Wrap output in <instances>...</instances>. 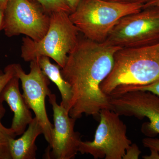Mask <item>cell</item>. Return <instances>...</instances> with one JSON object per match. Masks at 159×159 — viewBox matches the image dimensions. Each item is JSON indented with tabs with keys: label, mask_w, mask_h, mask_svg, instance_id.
Wrapping results in <instances>:
<instances>
[{
	"label": "cell",
	"mask_w": 159,
	"mask_h": 159,
	"mask_svg": "<svg viewBox=\"0 0 159 159\" xmlns=\"http://www.w3.org/2000/svg\"><path fill=\"white\" fill-rule=\"evenodd\" d=\"M2 117L0 116V159H11L10 143L16 136L11 128H6L1 122Z\"/></svg>",
	"instance_id": "obj_14"
},
{
	"label": "cell",
	"mask_w": 159,
	"mask_h": 159,
	"mask_svg": "<svg viewBox=\"0 0 159 159\" xmlns=\"http://www.w3.org/2000/svg\"><path fill=\"white\" fill-rule=\"evenodd\" d=\"M21 136L13 139L10 143L11 159H35L37 147L35 141L43 129L36 117L32 119Z\"/></svg>",
	"instance_id": "obj_12"
},
{
	"label": "cell",
	"mask_w": 159,
	"mask_h": 159,
	"mask_svg": "<svg viewBox=\"0 0 159 159\" xmlns=\"http://www.w3.org/2000/svg\"><path fill=\"white\" fill-rule=\"evenodd\" d=\"M144 5L110 2L81 0L69 15L80 33L93 41H105L115 26L122 17L142 10Z\"/></svg>",
	"instance_id": "obj_3"
},
{
	"label": "cell",
	"mask_w": 159,
	"mask_h": 159,
	"mask_svg": "<svg viewBox=\"0 0 159 159\" xmlns=\"http://www.w3.org/2000/svg\"><path fill=\"white\" fill-rule=\"evenodd\" d=\"M105 1H110V2H119V0H105Z\"/></svg>",
	"instance_id": "obj_25"
},
{
	"label": "cell",
	"mask_w": 159,
	"mask_h": 159,
	"mask_svg": "<svg viewBox=\"0 0 159 159\" xmlns=\"http://www.w3.org/2000/svg\"><path fill=\"white\" fill-rule=\"evenodd\" d=\"M142 143L145 147L156 151L159 153V139L145 138L142 140Z\"/></svg>",
	"instance_id": "obj_18"
},
{
	"label": "cell",
	"mask_w": 159,
	"mask_h": 159,
	"mask_svg": "<svg viewBox=\"0 0 159 159\" xmlns=\"http://www.w3.org/2000/svg\"><path fill=\"white\" fill-rule=\"evenodd\" d=\"M100 122L94 140L80 143L78 152L95 159H122L132 144L126 135L127 127L114 111L105 109L99 114Z\"/></svg>",
	"instance_id": "obj_5"
},
{
	"label": "cell",
	"mask_w": 159,
	"mask_h": 159,
	"mask_svg": "<svg viewBox=\"0 0 159 159\" xmlns=\"http://www.w3.org/2000/svg\"><path fill=\"white\" fill-rule=\"evenodd\" d=\"M72 10V12L76 9L81 0H65Z\"/></svg>",
	"instance_id": "obj_19"
},
{
	"label": "cell",
	"mask_w": 159,
	"mask_h": 159,
	"mask_svg": "<svg viewBox=\"0 0 159 159\" xmlns=\"http://www.w3.org/2000/svg\"><path fill=\"white\" fill-rule=\"evenodd\" d=\"M50 58L47 56H41L37 58L39 64L49 79L57 87L62 99L60 104L68 111L73 97L70 86L62 77L60 66L57 64L56 65L52 63Z\"/></svg>",
	"instance_id": "obj_13"
},
{
	"label": "cell",
	"mask_w": 159,
	"mask_h": 159,
	"mask_svg": "<svg viewBox=\"0 0 159 159\" xmlns=\"http://www.w3.org/2000/svg\"><path fill=\"white\" fill-rule=\"evenodd\" d=\"M111 110L119 116L146 118L149 122L143 125L142 131L152 137L159 134V97L149 92L134 91L109 96Z\"/></svg>",
	"instance_id": "obj_9"
},
{
	"label": "cell",
	"mask_w": 159,
	"mask_h": 159,
	"mask_svg": "<svg viewBox=\"0 0 159 159\" xmlns=\"http://www.w3.org/2000/svg\"><path fill=\"white\" fill-rule=\"evenodd\" d=\"M141 153V151L136 144H131L127 148L123 157V159H138Z\"/></svg>",
	"instance_id": "obj_17"
},
{
	"label": "cell",
	"mask_w": 159,
	"mask_h": 159,
	"mask_svg": "<svg viewBox=\"0 0 159 159\" xmlns=\"http://www.w3.org/2000/svg\"><path fill=\"white\" fill-rule=\"evenodd\" d=\"M106 41L122 48H139L159 42V8L146 7L122 17Z\"/></svg>",
	"instance_id": "obj_6"
},
{
	"label": "cell",
	"mask_w": 159,
	"mask_h": 159,
	"mask_svg": "<svg viewBox=\"0 0 159 159\" xmlns=\"http://www.w3.org/2000/svg\"><path fill=\"white\" fill-rule=\"evenodd\" d=\"M39 4L49 14L54 12H66L70 14L72 10L65 0H32Z\"/></svg>",
	"instance_id": "obj_15"
},
{
	"label": "cell",
	"mask_w": 159,
	"mask_h": 159,
	"mask_svg": "<svg viewBox=\"0 0 159 159\" xmlns=\"http://www.w3.org/2000/svg\"><path fill=\"white\" fill-rule=\"evenodd\" d=\"M9 0H0V6L5 8Z\"/></svg>",
	"instance_id": "obj_24"
},
{
	"label": "cell",
	"mask_w": 159,
	"mask_h": 159,
	"mask_svg": "<svg viewBox=\"0 0 159 159\" xmlns=\"http://www.w3.org/2000/svg\"><path fill=\"white\" fill-rule=\"evenodd\" d=\"M53 111L54 125L51 133V144L46 149L45 158L74 159L81 141L80 134L74 130L77 119L70 116L69 111L57 102L55 94L48 96Z\"/></svg>",
	"instance_id": "obj_10"
},
{
	"label": "cell",
	"mask_w": 159,
	"mask_h": 159,
	"mask_svg": "<svg viewBox=\"0 0 159 159\" xmlns=\"http://www.w3.org/2000/svg\"><path fill=\"white\" fill-rule=\"evenodd\" d=\"M4 11L5 8L0 6V32L3 30L4 28Z\"/></svg>",
	"instance_id": "obj_21"
},
{
	"label": "cell",
	"mask_w": 159,
	"mask_h": 159,
	"mask_svg": "<svg viewBox=\"0 0 159 159\" xmlns=\"http://www.w3.org/2000/svg\"><path fill=\"white\" fill-rule=\"evenodd\" d=\"M159 78V42L151 45L121 48L114 55L113 67L100 85L109 96L117 88L144 85Z\"/></svg>",
	"instance_id": "obj_2"
},
{
	"label": "cell",
	"mask_w": 159,
	"mask_h": 159,
	"mask_svg": "<svg viewBox=\"0 0 159 159\" xmlns=\"http://www.w3.org/2000/svg\"><path fill=\"white\" fill-rule=\"evenodd\" d=\"M121 48L107 41L96 42L79 35L61 70L73 93L70 116L76 119L83 114L96 116L102 110H111L109 96L102 92L100 85L113 68L115 53Z\"/></svg>",
	"instance_id": "obj_1"
},
{
	"label": "cell",
	"mask_w": 159,
	"mask_h": 159,
	"mask_svg": "<svg viewBox=\"0 0 159 159\" xmlns=\"http://www.w3.org/2000/svg\"><path fill=\"white\" fill-rule=\"evenodd\" d=\"M151 0H119L120 2L129 4H141L144 5Z\"/></svg>",
	"instance_id": "obj_20"
},
{
	"label": "cell",
	"mask_w": 159,
	"mask_h": 159,
	"mask_svg": "<svg viewBox=\"0 0 159 159\" xmlns=\"http://www.w3.org/2000/svg\"><path fill=\"white\" fill-rule=\"evenodd\" d=\"M30 71L26 74L19 64H13L16 75L20 80L23 97L30 109L34 112L43 129V134L49 145L51 144L53 125L46 111L45 99L51 93L50 80L42 70L37 59L30 61Z\"/></svg>",
	"instance_id": "obj_8"
},
{
	"label": "cell",
	"mask_w": 159,
	"mask_h": 159,
	"mask_svg": "<svg viewBox=\"0 0 159 159\" xmlns=\"http://www.w3.org/2000/svg\"><path fill=\"white\" fill-rule=\"evenodd\" d=\"M19 78L15 75L5 87L0 96V101H5L13 113L10 128L16 136L22 134L32 121V114L19 89Z\"/></svg>",
	"instance_id": "obj_11"
},
{
	"label": "cell",
	"mask_w": 159,
	"mask_h": 159,
	"mask_svg": "<svg viewBox=\"0 0 159 159\" xmlns=\"http://www.w3.org/2000/svg\"><path fill=\"white\" fill-rule=\"evenodd\" d=\"M151 153L149 156L143 157L144 159H159V152L150 149Z\"/></svg>",
	"instance_id": "obj_23"
},
{
	"label": "cell",
	"mask_w": 159,
	"mask_h": 159,
	"mask_svg": "<svg viewBox=\"0 0 159 159\" xmlns=\"http://www.w3.org/2000/svg\"><path fill=\"white\" fill-rule=\"evenodd\" d=\"M51 16L32 0H9L4 11L3 30L8 37L24 34L37 41L48 30Z\"/></svg>",
	"instance_id": "obj_7"
},
{
	"label": "cell",
	"mask_w": 159,
	"mask_h": 159,
	"mask_svg": "<svg viewBox=\"0 0 159 159\" xmlns=\"http://www.w3.org/2000/svg\"><path fill=\"white\" fill-rule=\"evenodd\" d=\"M148 7H156L159 8V0H151L145 4L143 6V8Z\"/></svg>",
	"instance_id": "obj_22"
},
{
	"label": "cell",
	"mask_w": 159,
	"mask_h": 159,
	"mask_svg": "<svg viewBox=\"0 0 159 159\" xmlns=\"http://www.w3.org/2000/svg\"><path fill=\"white\" fill-rule=\"evenodd\" d=\"M66 12H54L51 16L50 26L39 41L23 37L21 57L30 62L41 56L54 60L61 68L64 66L69 53L76 45L80 32Z\"/></svg>",
	"instance_id": "obj_4"
},
{
	"label": "cell",
	"mask_w": 159,
	"mask_h": 159,
	"mask_svg": "<svg viewBox=\"0 0 159 159\" xmlns=\"http://www.w3.org/2000/svg\"><path fill=\"white\" fill-rule=\"evenodd\" d=\"M15 75V70L13 64L7 66L4 69L3 72L0 70V96L2 91L7 84ZM5 113L6 110L3 106L2 103L0 101V116L3 117Z\"/></svg>",
	"instance_id": "obj_16"
}]
</instances>
